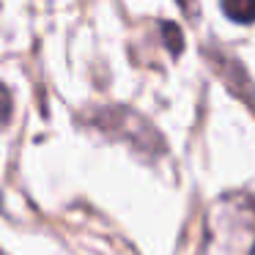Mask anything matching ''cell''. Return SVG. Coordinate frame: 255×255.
<instances>
[{
  "label": "cell",
  "mask_w": 255,
  "mask_h": 255,
  "mask_svg": "<svg viewBox=\"0 0 255 255\" xmlns=\"http://www.w3.org/2000/svg\"><path fill=\"white\" fill-rule=\"evenodd\" d=\"M222 11L233 22H255V0H222Z\"/></svg>",
  "instance_id": "obj_1"
},
{
  "label": "cell",
  "mask_w": 255,
  "mask_h": 255,
  "mask_svg": "<svg viewBox=\"0 0 255 255\" xmlns=\"http://www.w3.org/2000/svg\"><path fill=\"white\" fill-rule=\"evenodd\" d=\"M162 33H167L165 41H167V47H170V52H173V55H178V52H181V30H178V25L165 22V25H162Z\"/></svg>",
  "instance_id": "obj_2"
}]
</instances>
